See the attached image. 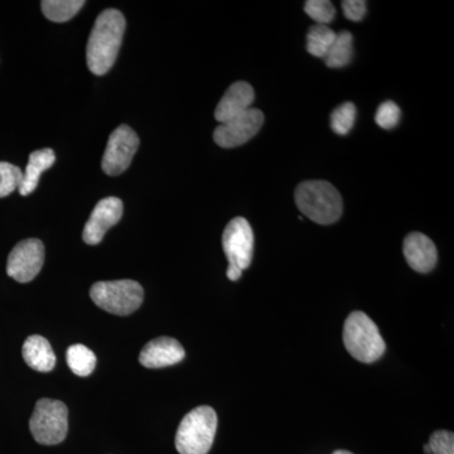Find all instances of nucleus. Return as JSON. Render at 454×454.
<instances>
[{"label": "nucleus", "mask_w": 454, "mask_h": 454, "mask_svg": "<svg viewBox=\"0 0 454 454\" xmlns=\"http://www.w3.org/2000/svg\"><path fill=\"white\" fill-rule=\"evenodd\" d=\"M125 27L127 22L118 9H106L97 18L86 49V61L92 74L103 76L115 64Z\"/></svg>", "instance_id": "nucleus-1"}, {"label": "nucleus", "mask_w": 454, "mask_h": 454, "mask_svg": "<svg viewBox=\"0 0 454 454\" xmlns=\"http://www.w3.org/2000/svg\"><path fill=\"white\" fill-rule=\"evenodd\" d=\"M294 197L301 214L319 225H331L342 215V199L330 182H303L295 190Z\"/></svg>", "instance_id": "nucleus-2"}, {"label": "nucleus", "mask_w": 454, "mask_h": 454, "mask_svg": "<svg viewBox=\"0 0 454 454\" xmlns=\"http://www.w3.org/2000/svg\"><path fill=\"white\" fill-rule=\"evenodd\" d=\"M343 343L352 357L372 364L384 355L387 345L375 322L364 312H352L343 327Z\"/></svg>", "instance_id": "nucleus-3"}, {"label": "nucleus", "mask_w": 454, "mask_h": 454, "mask_svg": "<svg viewBox=\"0 0 454 454\" xmlns=\"http://www.w3.org/2000/svg\"><path fill=\"white\" fill-rule=\"evenodd\" d=\"M217 430V414L211 406L193 409L179 424L176 448L179 454H207Z\"/></svg>", "instance_id": "nucleus-4"}, {"label": "nucleus", "mask_w": 454, "mask_h": 454, "mask_svg": "<svg viewBox=\"0 0 454 454\" xmlns=\"http://www.w3.org/2000/svg\"><path fill=\"white\" fill-rule=\"evenodd\" d=\"M90 297L106 312L129 316L142 306L145 291L136 280H113L95 283L90 289Z\"/></svg>", "instance_id": "nucleus-5"}, {"label": "nucleus", "mask_w": 454, "mask_h": 454, "mask_svg": "<svg viewBox=\"0 0 454 454\" xmlns=\"http://www.w3.org/2000/svg\"><path fill=\"white\" fill-rule=\"evenodd\" d=\"M33 438L43 446H56L68 432V409L59 400L41 399L29 420Z\"/></svg>", "instance_id": "nucleus-6"}, {"label": "nucleus", "mask_w": 454, "mask_h": 454, "mask_svg": "<svg viewBox=\"0 0 454 454\" xmlns=\"http://www.w3.org/2000/svg\"><path fill=\"white\" fill-rule=\"evenodd\" d=\"M139 137L128 125H121L113 131L107 142L101 168L107 176L121 175L129 168L134 154L138 151Z\"/></svg>", "instance_id": "nucleus-7"}, {"label": "nucleus", "mask_w": 454, "mask_h": 454, "mask_svg": "<svg viewBox=\"0 0 454 454\" xmlns=\"http://www.w3.org/2000/svg\"><path fill=\"white\" fill-rule=\"evenodd\" d=\"M223 247L229 267L240 269L250 267L254 253V232L249 221L235 217L227 223L223 235Z\"/></svg>", "instance_id": "nucleus-8"}, {"label": "nucleus", "mask_w": 454, "mask_h": 454, "mask_svg": "<svg viewBox=\"0 0 454 454\" xmlns=\"http://www.w3.org/2000/svg\"><path fill=\"white\" fill-rule=\"evenodd\" d=\"M43 262V243L38 239H27L9 254L7 274L20 283L32 282L40 274Z\"/></svg>", "instance_id": "nucleus-9"}, {"label": "nucleus", "mask_w": 454, "mask_h": 454, "mask_svg": "<svg viewBox=\"0 0 454 454\" xmlns=\"http://www.w3.org/2000/svg\"><path fill=\"white\" fill-rule=\"evenodd\" d=\"M264 124V114L250 107L231 121L223 122L214 131V140L221 148H235L249 142Z\"/></svg>", "instance_id": "nucleus-10"}, {"label": "nucleus", "mask_w": 454, "mask_h": 454, "mask_svg": "<svg viewBox=\"0 0 454 454\" xmlns=\"http://www.w3.org/2000/svg\"><path fill=\"white\" fill-rule=\"evenodd\" d=\"M124 205L118 197H106L95 206L94 211L83 227L82 239L88 245H98L103 241L107 230L121 221Z\"/></svg>", "instance_id": "nucleus-11"}, {"label": "nucleus", "mask_w": 454, "mask_h": 454, "mask_svg": "<svg viewBox=\"0 0 454 454\" xmlns=\"http://www.w3.org/2000/svg\"><path fill=\"white\" fill-rule=\"evenodd\" d=\"M184 356L186 352L177 340L158 337L143 348L139 361L146 369H160L181 363Z\"/></svg>", "instance_id": "nucleus-12"}, {"label": "nucleus", "mask_w": 454, "mask_h": 454, "mask_svg": "<svg viewBox=\"0 0 454 454\" xmlns=\"http://www.w3.org/2000/svg\"><path fill=\"white\" fill-rule=\"evenodd\" d=\"M403 252L406 262L418 273H429L437 265V247L428 236L420 232L406 236Z\"/></svg>", "instance_id": "nucleus-13"}, {"label": "nucleus", "mask_w": 454, "mask_h": 454, "mask_svg": "<svg viewBox=\"0 0 454 454\" xmlns=\"http://www.w3.org/2000/svg\"><path fill=\"white\" fill-rule=\"evenodd\" d=\"M254 100H255V92L250 83L244 82L232 83L215 110V119L221 124L231 121L236 116L247 112Z\"/></svg>", "instance_id": "nucleus-14"}, {"label": "nucleus", "mask_w": 454, "mask_h": 454, "mask_svg": "<svg viewBox=\"0 0 454 454\" xmlns=\"http://www.w3.org/2000/svg\"><path fill=\"white\" fill-rule=\"evenodd\" d=\"M22 355L27 365L35 372H50L56 366V355L49 340L38 334H33L26 340Z\"/></svg>", "instance_id": "nucleus-15"}, {"label": "nucleus", "mask_w": 454, "mask_h": 454, "mask_svg": "<svg viewBox=\"0 0 454 454\" xmlns=\"http://www.w3.org/2000/svg\"><path fill=\"white\" fill-rule=\"evenodd\" d=\"M56 162L55 152L51 148L40 149L29 155V162L27 164L25 175H23L22 184H20V195L28 196L35 192V188L40 182L41 175L51 168Z\"/></svg>", "instance_id": "nucleus-16"}, {"label": "nucleus", "mask_w": 454, "mask_h": 454, "mask_svg": "<svg viewBox=\"0 0 454 454\" xmlns=\"http://www.w3.org/2000/svg\"><path fill=\"white\" fill-rule=\"evenodd\" d=\"M354 56V37L349 32H340L336 35L333 46L325 56L328 67L340 68L348 66Z\"/></svg>", "instance_id": "nucleus-17"}, {"label": "nucleus", "mask_w": 454, "mask_h": 454, "mask_svg": "<svg viewBox=\"0 0 454 454\" xmlns=\"http://www.w3.org/2000/svg\"><path fill=\"white\" fill-rule=\"evenodd\" d=\"M85 2L82 0H44L41 3L42 12L47 20L56 23H64L73 20L82 11Z\"/></svg>", "instance_id": "nucleus-18"}, {"label": "nucleus", "mask_w": 454, "mask_h": 454, "mask_svg": "<svg viewBox=\"0 0 454 454\" xmlns=\"http://www.w3.org/2000/svg\"><path fill=\"white\" fill-rule=\"evenodd\" d=\"M66 358H67V365L71 372L82 378L91 375L97 366V356L94 352L80 343L67 348Z\"/></svg>", "instance_id": "nucleus-19"}, {"label": "nucleus", "mask_w": 454, "mask_h": 454, "mask_svg": "<svg viewBox=\"0 0 454 454\" xmlns=\"http://www.w3.org/2000/svg\"><path fill=\"white\" fill-rule=\"evenodd\" d=\"M337 33L328 26L317 25L309 29L307 35V51L310 55L325 59L328 50L336 40Z\"/></svg>", "instance_id": "nucleus-20"}, {"label": "nucleus", "mask_w": 454, "mask_h": 454, "mask_svg": "<svg viewBox=\"0 0 454 454\" xmlns=\"http://www.w3.org/2000/svg\"><path fill=\"white\" fill-rule=\"evenodd\" d=\"M357 110L352 103L337 106L331 114V128L339 136H348L356 121Z\"/></svg>", "instance_id": "nucleus-21"}, {"label": "nucleus", "mask_w": 454, "mask_h": 454, "mask_svg": "<svg viewBox=\"0 0 454 454\" xmlns=\"http://www.w3.org/2000/svg\"><path fill=\"white\" fill-rule=\"evenodd\" d=\"M23 172L20 167L7 162H0V199L7 197L20 188Z\"/></svg>", "instance_id": "nucleus-22"}, {"label": "nucleus", "mask_w": 454, "mask_h": 454, "mask_svg": "<svg viewBox=\"0 0 454 454\" xmlns=\"http://www.w3.org/2000/svg\"><path fill=\"white\" fill-rule=\"evenodd\" d=\"M304 12L312 18L317 25L327 26L336 16V9L328 0H309L304 4Z\"/></svg>", "instance_id": "nucleus-23"}, {"label": "nucleus", "mask_w": 454, "mask_h": 454, "mask_svg": "<svg viewBox=\"0 0 454 454\" xmlns=\"http://www.w3.org/2000/svg\"><path fill=\"white\" fill-rule=\"evenodd\" d=\"M400 107L394 101H385L378 107L375 121L382 129H393L400 121Z\"/></svg>", "instance_id": "nucleus-24"}, {"label": "nucleus", "mask_w": 454, "mask_h": 454, "mask_svg": "<svg viewBox=\"0 0 454 454\" xmlns=\"http://www.w3.org/2000/svg\"><path fill=\"white\" fill-rule=\"evenodd\" d=\"M432 454H454V434L448 430H437L429 439Z\"/></svg>", "instance_id": "nucleus-25"}, {"label": "nucleus", "mask_w": 454, "mask_h": 454, "mask_svg": "<svg viewBox=\"0 0 454 454\" xmlns=\"http://www.w3.org/2000/svg\"><path fill=\"white\" fill-rule=\"evenodd\" d=\"M342 11L348 20L358 22L366 16L367 4L364 0H345L342 2Z\"/></svg>", "instance_id": "nucleus-26"}, {"label": "nucleus", "mask_w": 454, "mask_h": 454, "mask_svg": "<svg viewBox=\"0 0 454 454\" xmlns=\"http://www.w3.org/2000/svg\"><path fill=\"white\" fill-rule=\"evenodd\" d=\"M241 274H243V271H241L240 269L232 267L227 268L226 276L231 282H236V280L240 279Z\"/></svg>", "instance_id": "nucleus-27"}, {"label": "nucleus", "mask_w": 454, "mask_h": 454, "mask_svg": "<svg viewBox=\"0 0 454 454\" xmlns=\"http://www.w3.org/2000/svg\"><path fill=\"white\" fill-rule=\"evenodd\" d=\"M424 452H426V454H432V450H430L429 444H426V446H424Z\"/></svg>", "instance_id": "nucleus-28"}, {"label": "nucleus", "mask_w": 454, "mask_h": 454, "mask_svg": "<svg viewBox=\"0 0 454 454\" xmlns=\"http://www.w3.org/2000/svg\"><path fill=\"white\" fill-rule=\"evenodd\" d=\"M333 454H354V453L348 452V450H336V452H333Z\"/></svg>", "instance_id": "nucleus-29"}]
</instances>
